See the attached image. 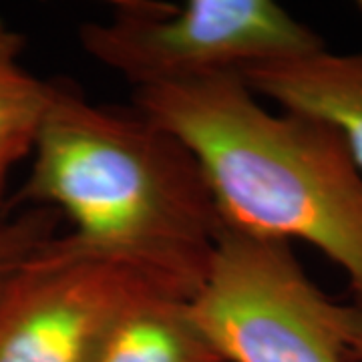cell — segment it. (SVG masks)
<instances>
[{
  "label": "cell",
  "mask_w": 362,
  "mask_h": 362,
  "mask_svg": "<svg viewBox=\"0 0 362 362\" xmlns=\"http://www.w3.org/2000/svg\"><path fill=\"white\" fill-rule=\"evenodd\" d=\"M25 39L0 18V143L30 145L51 107L54 85L23 65Z\"/></svg>",
  "instance_id": "ba28073f"
},
{
  "label": "cell",
  "mask_w": 362,
  "mask_h": 362,
  "mask_svg": "<svg viewBox=\"0 0 362 362\" xmlns=\"http://www.w3.org/2000/svg\"><path fill=\"white\" fill-rule=\"evenodd\" d=\"M28 156H30V145L0 143V206H2V197L6 194L14 168Z\"/></svg>",
  "instance_id": "30bf717a"
},
{
  "label": "cell",
  "mask_w": 362,
  "mask_h": 362,
  "mask_svg": "<svg viewBox=\"0 0 362 362\" xmlns=\"http://www.w3.org/2000/svg\"><path fill=\"white\" fill-rule=\"evenodd\" d=\"M83 51L135 90L192 85L324 49L272 0H119L78 30Z\"/></svg>",
  "instance_id": "3957f363"
},
{
  "label": "cell",
  "mask_w": 362,
  "mask_h": 362,
  "mask_svg": "<svg viewBox=\"0 0 362 362\" xmlns=\"http://www.w3.org/2000/svg\"><path fill=\"white\" fill-rule=\"evenodd\" d=\"M242 78L259 99L334 127L362 171V52L332 54L322 49L254 66Z\"/></svg>",
  "instance_id": "8992f818"
},
{
  "label": "cell",
  "mask_w": 362,
  "mask_h": 362,
  "mask_svg": "<svg viewBox=\"0 0 362 362\" xmlns=\"http://www.w3.org/2000/svg\"><path fill=\"white\" fill-rule=\"evenodd\" d=\"M57 221L51 209L25 207L0 214V300L30 259L51 242Z\"/></svg>",
  "instance_id": "9c48e42d"
},
{
  "label": "cell",
  "mask_w": 362,
  "mask_h": 362,
  "mask_svg": "<svg viewBox=\"0 0 362 362\" xmlns=\"http://www.w3.org/2000/svg\"><path fill=\"white\" fill-rule=\"evenodd\" d=\"M189 304L223 362H362V308L326 296L284 242L223 230Z\"/></svg>",
  "instance_id": "277c9868"
},
{
  "label": "cell",
  "mask_w": 362,
  "mask_h": 362,
  "mask_svg": "<svg viewBox=\"0 0 362 362\" xmlns=\"http://www.w3.org/2000/svg\"><path fill=\"white\" fill-rule=\"evenodd\" d=\"M135 109L189 149L223 230L310 244L362 308V171L334 127L274 113L235 75L135 90Z\"/></svg>",
  "instance_id": "7a4b0ae2"
},
{
  "label": "cell",
  "mask_w": 362,
  "mask_h": 362,
  "mask_svg": "<svg viewBox=\"0 0 362 362\" xmlns=\"http://www.w3.org/2000/svg\"><path fill=\"white\" fill-rule=\"evenodd\" d=\"M93 362H223L197 326L189 300L156 294L125 312Z\"/></svg>",
  "instance_id": "52a82bcc"
},
{
  "label": "cell",
  "mask_w": 362,
  "mask_h": 362,
  "mask_svg": "<svg viewBox=\"0 0 362 362\" xmlns=\"http://www.w3.org/2000/svg\"><path fill=\"white\" fill-rule=\"evenodd\" d=\"M358 8H361V13H362V0H361V2H358Z\"/></svg>",
  "instance_id": "8fae6325"
},
{
  "label": "cell",
  "mask_w": 362,
  "mask_h": 362,
  "mask_svg": "<svg viewBox=\"0 0 362 362\" xmlns=\"http://www.w3.org/2000/svg\"><path fill=\"white\" fill-rule=\"evenodd\" d=\"M156 294L141 274L69 254L54 235L0 300V362H93L117 320Z\"/></svg>",
  "instance_id": "5b68a950"
},
{
  "label": "cell",
  "mask_w": 362,
  "mask_h": 362,
  "mask_svg": "<svg viewBox=\"0 0 362 362\" xmlns=\"http://www.w3.org/2000/svg\"><path fill=\"white\" fill-rule=\"evenodd\" d=\"M16 204L63 214L57 246L123 264L163 294L192 300L223 223L183 143L137 109L90 103L54 85Z\"/></svg>",
  "instance_id": "6da1fadb"
}]
</instances>
